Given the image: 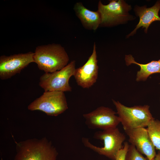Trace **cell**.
I'll list each match as a JSON object with an SVG mask.
<instances>
[{
  "mask_svg": "<svg viewBox=\"0 0 160 160\" xmlns=\"http://www.w3.org/2000/svg\"><path fill=\"white\" fill-rule=\"evenodd\" d=\"M33 59L38 68L45 73L59 71L67 65L69 61L64 48L60 44L54 43L37 47Z\"/></svg>",
  "mask_w": 160,
  "mask_h": 160,
  "instance_id": "cell-1",
  "label": "cell"
},
{
  "mask_svg": "<svg viewBox=\"0 0 160 160\" xmlns=\"http://www.w3.org/2000/svg\"><path fill=\"white\" fill-rule=\"evenodd\" d=\"M15 142L17 153L14 160H57V152L46 138Z\"/></svg>",
  "mask_w": 160,
  "mask_h": 160,
  "instance_id": "cell-2",
  "label": "cell"
},
{
  "mask_svg": "<svg viewBox=\"0 0 160 160\" xmlns=\"http://www.w3.org/2000/svg\"><path fill=\"white\" fill-rule=\"evenodd\" d=\"M94 138L103 140L104 146H96L91 143L86 138H82V142L85 146L112 160H116L117 154L123 147L122 144L126 139L124 134L117 127L97 132L94 134Z\"/></svg>",
  "mask_w": 160,
  "mask_h": 160,
  "instance_id": "cell-3",
  "label": "cell"
},
{
  "mask_svg": "<svg viewBox=\"0 0 160 160\" xmlns=\"http://www.w3.org/2000/svg\"><path fill=\"white\" fill-rule=\"evenodd\" d=\"M112 101L124 130L147 127L149 122L154 119L150 111V106L148 105L129 107L119 101L113 100Z\"/></svg>",
  "mask_w": 160,
  "mask_h": 160,
  "instance_id": "cell-4",
  "label": "cell"
},
{
  "mask_svg": "<svg viewBox=\"0 0 160 160\" xmlns=\"http://www.w3.org/2000/svg\"><path fill=\"white\" fill-rule=\"evenodd\" d=\"M131 6L123 0H112L106 4L100 1L98 4L97 11L101 17L100 26L110 27L123 24L134 19L129 13Z\"/></svg>",
  "mask_w": 160,
  "mask_h": 160,
  "instance_id": "cell-5",
  "label": "cell"
},
{
  "mask_svg": "<svg viewBox=\"0 0 160 160\" xmlns=\"http://www.w3.org/2000/svg\"><path fill=\"white\" fill-rule=\"evenodd\" d=\"M68 108L64 92L56 91H44L28 107L30 111L39 110L48 115L54 116L62 113Z\"/></svg>",
  "mask_w": 160,
  "mask_h": 160,
  "instance_id": "cell-6",
  "label": "cell"
},
{
  "mask_svg": "<svg viewBox=\"0 0 160 160\" xmlns=\"http://www.w3.org/2000/svg\"><path fill=\"white\" fill-rule=\"evenodd\" d=\"M75 66L76 61L72 60L59 71L45 73L40 78L39 85L44 91H71L69 81L74 75Z\"/></svg>",
  "mask_w": 160,
  "mask_h": 160,
  "instance_id": "cell-7",
  "label": "cell"
},
{
  "mask_svg": "<svg viewBox=\"0 0 160 160\" xmlns=\"http://www.w3.org/2000/svg\"><path fill=\"white\" fill-rule=\"evenodd\" d=\"M34 53L15 54L10 56L1 55L0 57V78L2 80L11 78L34 62Z\"/></svg>",
  "mask_w": 160,
  "mask_h": 160,
  "instance_id": "cell-8",
  "label": "cell"
},
{
  "mask_svg": "<svg viewBox=\"0 0 160 160\" xmlns=\"http://www.w3.org/2000/svg\"><path fill=\"white\" fill-rule=\"evenodd\" d=\"M116 113L111 109L101 106L90 113L84 114L83 116L89 128L104 130L117 127L120 123Z\"/></svg>",
  "mask_w": 160,
  "mask_h": 160,
  "instance_id": "cell-9",
  "label": "cell"
},
{
  "mask_svg": "<svg viewBox=\"0 0 160 160\" xmlns=\"http://www.w3.org/2000/svg\"><path fill=\"white\" fill-rule=\"evenodd\" d=\"M97 58L95 43L92 54L83 65L76 68L73 76L78 85L83 88L91 87L97 81L98 71Z\"/></svg>",
  "mask_w": 160,
  "mask_h": 160,
  "instance_id": "cell-10",
  "label": "cell"
},
{
  "mask_svg": "<svg viewBox=\"0 0 160 160\" xmlns=\"http://www.w3.org/2000/svg\"><path fill=\"white\" fill-rule=\"evenodd\" d=\"M128 136L129 141L141 153L144 154L149 160H152L156 154L155 148L147 129L141 127L124 130Z\"/></svg>",
  "mask_w": 160,
  "mask_h": 160,
  "instance_id": "cell-11",
  "label": "cell"
},
{
  "mask_svg": "<svg viewBox=\"0 0 160 160\" xmlns=\"http://www.w3.org/2000/svg\"><path fill=\"white\" fill-rule=\"evenodd\" d=\"M160 10V0L156 2L155 4L150 7L146 6H135L134 10L136 15L139 18V21L135 28L127 36V38L133 36L140 28H144V32L147 33L148 27L155 21H160L159 13Z\"/></svg>",
  "mask_w": 160,
  "mask_h": 160,
  "instance_id": "cell-12",
  "label": "cell"
},
{
  "mask_svg": "<svg viewBox=\"0 0 160 160\" xmlns=\"http://www.w3.org/2000/svg\"><path fill=\"white\" fill-rule=\"evenodd\" d=\"M73 9L76 16L86 29L96 30L100 25L101 17L97 11L89 10L80 2L75 4Z\"/></svg>",
  "mask_w": 160,
  "mask_h": 160,
  "instance_id": "cell-13",
  "label": "cell"
},
{
  "mask_svg": "<svg viewBox=\"0 0 160 160\" xmlns=\"http://www.w3.org/2000/svg\"><path fill=\"white\" fill-rule=\"evenodd\" d=\"M125 60L127 66L135 64L140 67V69L137 74L136 80L137 81H145L151 74L160 73V59L153 60L146 64H140L135 60L132 55H129L125 56Z\"/></svg>",
  "mask_w": 160,
  "mask_h": 160,
  "instance_id": "cell-14",
  "label": "cell"
},
{
  "mask_svg": "<svg viewBox=\"0 0 160 160\" xmlns=\"http://www.w3.org/2000/svg\"><path fill=\"white\" fill-rule=\"evenodd\" d=\"M146 129L155 148L160 152V120L155 119L152 120Z\"/></svg>",
  "mask_w": 160,
  "mask_h": 160,
  "instance_id": "cell-15",
  "label": "cell"
},
{
  "mask_svg": "<svg viewBox=\"0 0 160 160\" xmlns=\"http://www.w3.org/2000/svg\"><path fill=\"white\" fill-rule=\"evenodd\" d=\"M125 160H149L144 157L136 149L135 147L131 144L129 145L125 155Z\"/></svg>",
  "mask_w": 160,
  "mask_h": 160,
  "instance_id": "cell-16",
  "label": "cell"
},
{
  "mask_svg": "<svg viewBox=\"0 0 160 160\" xmlns=\"http://www.w3.org/2000/svg\"><path fill=\"white\" fill-rule=\"evenodd\" d=\"M129 145L127 142H125L123 147L118 152L116 157V160H125L126 153L128 150Z\"/></svg>",
  "mask_w": 160,
  "mask_h": 160,
  "instance_id": "cell-17",
  "label": "cell"
},
{
  "mask_svg": "<svg viewBox=\"0 0 160 160\" xmlns=\"http://www.w3.org/2000/svg\"><path fill=\"white\" fill-rule=\"evenodd\" d=\"M152 160H160V152L159 151L155 158Z\"/></svg>",
  "mask_w": 160,
  "mask_h": 160,
  "instance_id": "cell-18",
  "label": "cell"
}]
</instances>
